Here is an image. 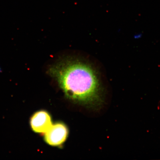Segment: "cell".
<instances>
[{"mask_svg": "<svg viewBox=\"0 0 160 160\" xmlns=\"http://www.w3.org/2000/svg\"><path fill=\"white\" fill-rule=\"evenodd\" d=\"M49 72L71 101L89 107L101 102L98 80L95 71L87 64L77 61L66 62L54 66Z\"/></svg>", "mask_w": 160, "mask_h": 160, "instance_id": "6da1fadb", "label": "cell"}, {"mask_svg": "<svg viewBox=\"0 0 160 160\" xmlns=\"http://www.w3.org/2000/svg\"><path fill=\"white\" fill-rule=\"evenodd\" d=\"M68 128L64 123L58 122L51 125L44 134L45 142L53 147L62 145L68 136Z\"/></svg>", "mask_w": 160, "mask_h": 160, "instance_id": "7a4b0ae2", "label": "cell"}, {"mask_svg": "<svg viewBox=\"0 0 160 160\" xmlns=\"http://www.w3.org/2000/svg\"><path fill=\"white\" fill-rule=\"evenodd\" d=\"M32 130L37 133L44 134L52 125L51 116L44 110L36 112L30 121Z\"/></svg>", "mask_w": 160, "mask_h": 160, "instance_id": "3957f363", "label": "cell"}, {"mask_svg": "<svg viewBox=\"0 0 160 160\" xmlns=\"http://www.w3.org/2000/svg\"><path fill=\"white\" fill-rule=\"evenodd\" d=\"M2 72V70L1 66L0 65V73H1Z\"/></svg>", "mask_w": 160, "mask_h": 160, "instance_id": "277c9868", "label": "cell"}]
</instances>
